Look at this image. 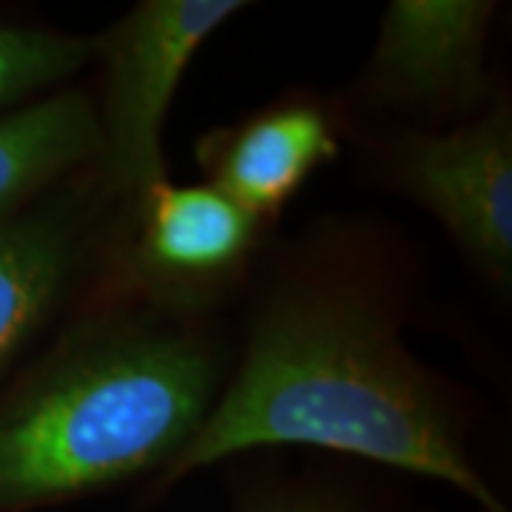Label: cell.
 I'll return each mask as SVG.
<instances>
[{"instance_id":"obj_1","label":"cell","mask_w":512,"mask_h":512,"mask_svg":"<svg viewBox=\"0 0 512 512\" xmlns=\"http://www.w3.org/2000/svg\"><path fill=\"white\" fill-rule=\"evenodd\" d=\"M234 365L211 416L154 484L268 447H316L444 481L510 512L470 453L456 390L404 345L410 259L365 222L325 220L262 254Z\"/></svg>"},{"instance_id":"obj_2","label":"cell","mask_w":512,"mask_h":512,"mask_svg":"<svg viewBox=\"0 0 512 512\" xmlns=\"http://www.w3.org/2000/svg\"><path fill=\"white\" fill-rule=\"evenodd\" d=\"M234 365L211 313L103 288L0 393V512L154 484L200 433Z\"/></svg>"},{"instance_id":"obj_3","label":"cell","mask_w":512,"mask_h":512,"mask_svg":"<svg viewBox=\"0 0 512 512\" xmlns=\"http://www.w3.org/2000/svg\"><path fill=\"white\" fill-rule=\"evenodd\" d=\"M117 211L92 163L0 220V393L103 288Z\"/></svg>"},{"instance_id":"obj_4","label":"cell","mask_w":512,"mask_h":512,"mask_svg":"<svg viewBox=\"0 0 512 512\" xmlns=\"http://www.w3.org/2000/svg\"><path fill=\"white\" fill-rule=\"evenodd\" d=\"M245 9L242 0H143L92 37L100 66L94 165L114 200L168 180L163 131L174 94L205 40Z\"/></svg>"},{"instance_id":"obj_5","label":"cell","mask_w":512,"mask_h":512,"mask_svg":"<svg viewBox=\"0 0 512 512\" xmlns=\"http://www.w3.org/2000/svg\"><path fill=\"white\" fill-rule=\"evenodd\" d=\"M271 234L214 185L160 180L120 202L109 276L165 308L217 316L251 285Z\"/></svg>"},{"instance_id":"obj_6","label":"cell","mask_w":512,"mask_h":512,"mask_svg":"<svg viewBox=\"0 0 512 512\" xmlns=\"http://www.w3.org/2000/svg\"><path fill=\"white\" fill-rule=\"evenodd\" d=\"M382 183L413 200L487 285L512 282V106L498 89L476 117L407 128L370 148Z\"/></svg>"},{"instance_id":"obj_7","label":"cell","mask_w":512,"mask_h":512,"mask_svg":"<svg viewBox=\"0 0 512 512\" xmlns=\"http://www.w3.org/2000/svg\"><path fill=\"white\" fill-rule=\"evenodd\" d=\"M493 0H393L356 83L359 106L464 123L501 86L487 69Z\"/></svg>"},{"instance_id":"obj_8","label":"cell","mask_w":512,"mask_h":512,"mask_svg":"<svg viewBox=\"0 0 512 512\" xmlns=\"http://www.w3.org/2000/svg\"><path fill=\"white\" fill-rule=\"evenodd\" d=\"M342 151V114L305 92H291L202 134L194 148L205 183L274 228L322 165Z\"/></svg>"},{"instance_id":"obj_9","label":"cell","mask_w":512,"mask_h":512,"mask_svg":"<svg viewBox=\"0 0 512 512\" xmlns=\"http://www.w3.org/2000/svg\"><path fill=\"white\" fill-rule=\"evenodd\" d=\"M100 128L86 89H60L0 114V220L97 163Z\"/></svg>"},{"instance_id":"obj_10","label":"cell","mask_w":512,"mask_h":512,"mask_svg":"<svg viewBox=\"0 0 512 512\" xmlns=\"http://www.w3.org/2000/svg\"><path fill=\"white\" fill-rule=\"evenodd\" d=\"M94 43L0 12V114L63 89L92 63Z\"/></svg>"},{"instance_id":"obj_11","label":"cell","mask_w":512,"mask_h":512,"mask_svg":"<svg viewBox=\"0 0 512 512\" xmlns=\"http://www.w3.org/2000/svg\"><path fill=\"white\" fill-rule=\"evenodd\" d=\"M234 512H393L376 495L328 473H276L245 481L234 493Z\"/></svg>"}]
</instances>
